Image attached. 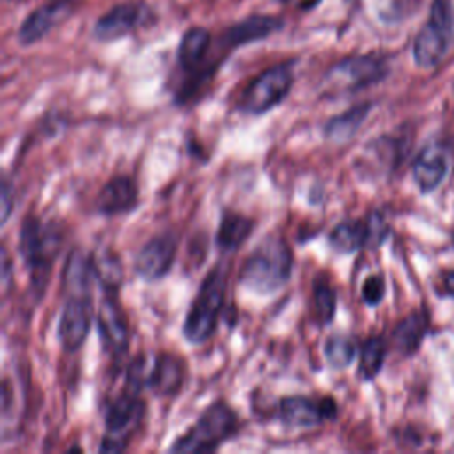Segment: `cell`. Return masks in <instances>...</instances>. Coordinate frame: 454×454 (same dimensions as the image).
<instances>
[{"instance_id": "cell-23", "label": "cell", "mask_w": 454, "mask_h": 454, "mask_svg": "<svg viewBox=\"0 0 454 454\" xmlns=\"http://www.w3.org/2000/svg\"><path fill=\"white\" fill-rule=\"evenodd\" d=\"M385 355H387V342L383 337L367 339L360 349V360H358L360 378L365 381L376 378L383 367Z\"/></svg>"}, {"instance_id": "cell-20", "label": "cell", "mask_w": 454, "mask_h": 454, "mask_svg": "<svg viewBox=\"0 0 454 454\" xmlns=\"http://www.w3.org/2000/svg\"><path fill=\"white\" fill-rule=\"evenodd\" d=\"M371 241L367 220H344L337 223L330 234L328 243L339 254H353Z\"/></svg>"}, {"instance_id": "cell-5", "label": "cell", "mask_w": 454, "mask_h": 454, "mask_svg": "<svg viewBox=\"0 0 454 454\" xmlns=\"http://www.w3.org/2000/svg\"><path fill=\"white\" fill-rule=\"evenodd\" d=\"M145 415V403L140 392L126 387L105 413V433L99 452H122L140 431Z\"/></svg>"}, {"instance_id": "cell-6", "label": "cell", "mask_w": 454, "mask_h": 454, "mask_svg": "<svg viewBox=\"0 0 454 454\" xmlns=\"http://www.w3.org/2000/svg\"><path fill=\"white\" fill-rule=\"evenodd\" d=\"M454 37L452 0H433L429 20L413 43V59L420 67H434L447 53Z\"/></svg>"}, {"instance_id": "cell-9", "label": "cell", "mask_w": 454, "mask_h": 454, "mask_svg": "<svg viewBox=\"0 0 454 454\" xmlns=\"http://www.w3.org/2000/svg\"><path fill=\"white\" fill-rule=\"evenodd\" d=\"M92 325V294L90 293H67L66 303L60 312L57 339L66 353L78 351Z\"/></svg>"}, {"instance_id": "cell-4", "label": "cell", "mask_w": 454, "mask_h": 454, "mask_svg": "<svg viewBox=\"0 0 454 454\" xmlns=\"http://www.w3.org/2000/svg\"><path fill=\"white\" fill-rule=\"evenodd\" d=\"M238 413L225 403L215 401L209 404L193 426L176 438L168 447L170 452H213L239 431Z\"/></svg>"}, {"instance_id": "cell-15", "label": "cell", "mask_w": 454, "mask_h": 454, "mask_svg": "<svg viewBox=\"0 0 454 454\" xmlns=\"http://www.w3.org/2000/svg\"><path fill=\"white\" fill-rule=\"evenodd\" d=\"M284 27V21L270 14H252L231 27H227L220 37L223 50L231 51L238 46H245L254 41H262Z\"/></svg>"}, {"instance_id": "cell-17", "label": "cell", "mask_w": 454, "mask_h": 454, "mask_svg": "<svg viewBox=\"0 0 454 454\" xmlns=\"http://www.w3.org/2000/svg\"><path fill=\"white\" fill-rule=\"evenodd\" d=\"M144 21V9L137 4H119L105 12L94 25V37L115 41L133 32Z\"/></svg>"}, {"instance_id": "cell-30", "label": "cell", "mask_w": 454, "mask_h": 454, "mask_svg": "<svg viewBox=\"0 0 454 454\" xmlns=\"http://www.w3.org/2000/svg\"><path fill=\"white\" fill-rule=\"evenodd\" d=\"M317 2H319V0H303V2H301V7H303V9H310V7H314Z\"/></svg>"}, {"instance_id": "cell-22", "label": "cell", "mask_w": 454, "mask_h": 454, "mask_svg": "<svg viewBox=\"0 0 454 454\" xmlns=\"http://www.w3.org/2000/svg\"><path fill=\"white\" fill-rule=\"evenodd\" d=\"M426 330H427V323H426L424 314L413 312V314L406 316L404 319H401L397 323V326L394 328V333H392L395 349L404 356L413 355L420 348Z\"/></svg>"}, {"instance_id": "cell-7", "label": "cell", "mask_w": 454, "mask_h": 454, "mask_svg": "<svg viewBox=\"0 0 454 454\" xmlns=\"http://www.w3.org/2000/svg\"><path fill=\"white\" fill-rule=\"evenodd\" d=\"M294 82L293 62H278L257 74L241 92L238 106L250 115H262L278 106Z\"/></svg>"}, {"instance_id": "cell-10", "label": "cell", "mask_w": 454, "mask_h": 454, "mask_svg": "<svg viewBox=\"0 0 454 454\" xmlns=\"http://www.w3.org/2000/svg\"><path fill=\"white\" fill-rule=\"evenodd\" d=\"M278 415L287 427H316L326 420L337 419V403L326 397L289 395L278 404Z\"/></svg>"}, {"instance_id": "cell-13", "label": "cell", "mask_w": 454, "mask_h": 454, "mask_svg": "<svg viewBox=\"0 0 454 454\" xmlns=\"http://www.w3.org/2000/svg\"><path fill=\"white\" fill-rule=\"evenodd\" d=\"M71 12V0H48L34 9L18 30V41L23 46L34 44L51 32Z\"/></svg>"}, {"instance_id": "cell-8", "label": "cell", "mask_w": 454, "mask_h": 454, "mask_svg": "<svg viewBox=\"0 0 454 454\" xmlns=\"http://www.w3.org/2000/svg\"><path fill=\"white\" fill-rule=\"evenodd\" d=\"M388 74V64L381 55H351L337 62L326 73V83L342 92H358L381 82Z\"/></svg>"}, {"instance_id": "cell-21", "label": "cell", "mask_w": 454, "mask_h": 454, "mask_svg": "<svg viewBox=\"0 0 454 454\" xmlns=\"http://www.w3.org/2000/svg\"><path fill=\"white\" fill-rule=\"evenodd\" d=\"M371 110V103H362L348 108L346 112L333 115L325 124V137L333 144H346L349 142L356 131L360 129L362 122L365 121Z\"/></svg>"}, {"instance_id": "cell-12", "label": "cell", "mask_w": 454, "mask_h": 454, "mask_svg": "<svg viewBox=\"0 0 454 454\" xmlns=\"http://www.w3.org/2000/svg\"><path fill=\"white\" fill-rule=\"evenodd\" d=\"M115 289H105V298L98 312V330L103 348L114 356H121L129 346L128 319L114 294Z\"/></svg>"}, {"instance_id": "cell-24", "label": "cell", "mask_w": 454, "mask_h": 454, "mask_svg": "<svg viewBox=\"0 0 454 454\" xmlns=\"http://www.w3.org/2000/svg\"><path fill=\"white\" fill-rule=\"evenodd\" d=\"M325 358L332 369H346L356 355V344L344 333H333L325 342Z\"/></svg>"}, {"instance_id": "cell-18", "label": "cell", "mask_w": 454, "mask_h": 454, "mask_svg": "<svg viewBox=\"0 0 454 454\" xmlns=\"http://www.w3.org/2000/svg\"><path fill=\"white\" fill-rule=\"evenodd\" d=\"M447 168V158L440 149L436 145H427L413 161V179L422 193H429L443 181Z\"/></svg>"}, {"instance_id": "cell-19", "label": "cell", "mask_w": 454, "mask_h": 454, "mask_svg": "<svg viewBox=\"0 0 454 454\" xmlns=\"http://www.w3.org/2000/svg\"><path fill=\"white\" fill-rule=\"evenodd\" d=\"M254 227H255V222L250 216H245L234 211L222 213L218 231L215 236V243L218 250L223 254L236 252L252 236Z\"/></svg>"}, {"instance_id": "cell-27", "label": "cell", "mask_w": 454, "mask_h": 454, "mask_svg": "<svg viewBox=\"0 0 454 454\" xmlns=\"http://www.w3.org/2000/svg\"><path fill=\"white\" fill-rule=\"evenodd\" d=\"M2 225L9 220L11 213H12V207H14V190L11 188V183L4 177L2 179Z\"/></svg>"}, {"instance_id": "cell-26", "label": "cell", "mask_w": 454, "mask_h": 454, "mask_svg": "<svg viewBox=\"0 0 454 454\" xmlns=\"http://www.w3.org/2000/svg\"><path fill=\"white\" fill-rule=\"evenodd\" d=\"M385 296V280L381 275H369L362 284V300L369 307H376Z\"/></svg>"}, {"instance_id": "cell-28", "label": "cell", "mask_w": 454, "mask_h": 454, "mask_svg": "<svg viewBox=\"0 0 454 454\" xmlns=\"http://www.w3.org/2000/svg\"><path fill=\"white\" fill-rule=\"evenodd\" d=\"M9 273H11V259L7 250H2V282L7 286L9 284Z\"/></svg>"}, {"instance_id": "cell-3", "label": "cell", "mask_w": 454, "mask_h": 454, "mask_svg": "<svg viewBox=\"0 0 454 454\" xmlns=\"http://www.w3.org/2000/svg\"><path fill=\"white\" fill-rule=\"evenodd\" d=\"M227 278L229 266L225 262H218L200 282L183 323V335L190 344H202L215 333L218 317L225 305Z\"/></svg>"}, {"instance_id": "cell-25", "label": "cell", "mask_w": 454, "mask_h": 454, "mask_svg": "<svg viewBox=\"0 0 454 454\" xmlns=\"http://www.w3.org/2000/svg\"><path fill=\"white\" fill-rule=\"evenodd\" d=\"M312 307L316 321L325 326L332 323L337 310V293L326 280H317L312 287Z\"/></svg>"}, {"instance_id": "cell-29", "label": "cell", "mask_w": 454, "mask_h": 454, "mask_svg": "<svg viewBox=\"0 0 454 454\" xmlns=\"http://www.w3.org/2000/svg\"><path fill=\"white\" fill-rule=\"evenodd\" d=\"M443 287H445V291H447L450 296H454V271H449V273L445 275V278H443Z\"/></svg>"}, {"instance_id": "cell-11", "label": "cell", "mask_w": 454, "mask_h": 454, "mask_svg": "<svg viewBox=\"0 0 454 454\" xmlns=\"http://www.w3.org/2000/svg\"><path fill=\"white\" fill-rule=\"evenodd\" d=\"M177 254V236L172 231L153 236L135 257V273L147 280L154 282L168 275L174 266Z\"/></svg>"}, {"instance_id": "cell-2", "label": "cell", "mask_w": 454, "mask_h": 454, "mask_svg": "<svg viewBox=\"0 0 454 454\" xmlns=\"http://www.w3.org/2000/svg\"><path fill=\"white\" fill-rule=\"evenodd\" d=\"M60 245L62 234L55 222H43L34 215H27L23 218L20 227L18 252L30 273L32 289L37 293V296L44 293Z\"/></svg>"}, {"instance_id": "cell-14", "label": "cell", "mask_w": 454, "mask_h": 454, "mask_svg": "<svg viewBox=\"0 0 454 454\" xmlns=\"http://www.w3.org/2000/svg\"><path fill=\"white\" fill-rule=\"evenodd\" d=\"M138 206V186L124 174L110 177L96 197V211L103 216L131 213Z\"/></svg>"}, {"instance_id": "cell-1", "label": "cell", "mask_w": 454, "mask_h": 454, "mask_svg": "<svg viewBox=\"0 0 454 454\" xmlns=\"http://www.w3.org/2000/svg\"><path fill=\"white\" fill-rule=\"evenodd\" d=\"M293 271V252L280 236H266L245 259L239 284L257 294H271L282 289Z\"/></svg>"}, {"instance_id": "cell-16", "label": "cell", "mask_w": 454, "mask_h": 454, "mask_svg": "<svg viewBox=\"0 0 454 454\" xmlns=\"http://www.w3.org/2000/svg\"><path fill=\"white\" fill-rule=\"evenodd\" d=\"M184 376L186 364L183 358L172 353H160L147 371L145 387L160 397H172L183 388Z\"/></svg>"}]
</instances>
